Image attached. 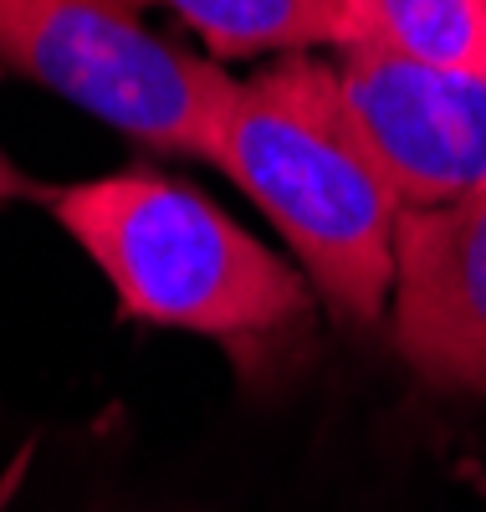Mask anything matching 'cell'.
Instances as JSON below:
<instances>
[{"label": "cell", "mask_w": 486, "mask_h": 512, "mask_svg": "<svg viewBox=\"0 0 486 512\" xmlns=\"http://www.w3.org/2000/svg\"><path fill=\"white\" fill-rule=\"evenodd\" d=\"M47 210L134 323L215 338L241 369L277 359L313 313L297 262L154 164L52 185Z\"/></svg>", "instance_id": "cell-1"}, {"label": "cell", "mask_w": 486, "mask_h": 512, "mask_svg": "<svg viewBox=\"0 0 486 512\" xmlns=\"http://www.w3.org/2000/svg\"><path fill=\"white\" fill-rule=\"evenodd\" d=\"M205 164L261 205L333 313L348 323L384 318L405 205L353 134L338 67L287 57L236 82L210 123Z\"/></svg>", "instance_id": "cell-2"}, {"label": "cell", "mask_w": 486, "mask_h": 512, "mask_svg": "<svg viewBox=\"0 0 486 512\" xmlns=\"http://www.w3.org/2000/svg\"><path fill=\"white\" fill-rule=\"evenodd\" d=\"M0 67L154 154L205 159L236 77L174 47L123 0H0Z\"/></svg>", "instance_id": "cell-3"}, {"label": "cell", "mask_w": 486, "mask_h": 512, "mask_svg": "<svg viewBox=\"0 0 486 512\" xmlns=\"http://www.w3.org/2000/svg\"><path fill=\"white\" fill-rule=\"evenodd\" d=\"M348 123L405 210L486 190V67H440L348 41L338 57Z\"/></svg>", "instance_id": "cell-4"}, {"label": "cell", "mask_w": 486, "mask_h": 512, "mask_svg": "<svg viewBox=\"0 0 486 512\" xmlns=\"http://www.w3.org/2000/svg\"><path fill=\"white\" fill-rule=\"evenodd\" d=\"M394 344L435 390L486 395V190L400 216Z\"/></svg>", "instance_id": "cell-5"}, {"label": "cell", "mask_w": 486, "mask_h": 512, "mask_svg": "<svg viewBox=\"0 0 486 512\" xmlns=\"http://www.w3.org/2000/svg\"><path fill=\"white\" fill-rule=\"evenodd\" d=\"M123 6L174 11L215 57L307 52V47H348L353 41L343 0H123Z\"/></svg>", "instance_id": "cell-6"}, {"label": "cell", "mask_w": 486, "mask_h": 512, "mask_svg": "<svg viewBox=\"0 0 486 512\" xmlns=\"http://www.w3.org/2000/svg\"><path fill=\"white\" fill-rule=\"evenodd\" d=\"M353 41L440 67H486V0H343Z\"/></svg>", "instance_id": "cell-7"}, {"label": "cell", "mask_w": 486, "mask_h": 512, "mask_svg": "<svg viewBox=\"0 0 486 512\" xmlns=\"http://www.w3.org/2000/svg\"><path fill=\"white\" fill-rule=\"evenodd\" d=\"M47 195H52V185L31 180L26 169L6 154V144H0V205H16V200H41L47 205Z\"/></svg>", "instance_id": "cell-8"}]
</instances>
